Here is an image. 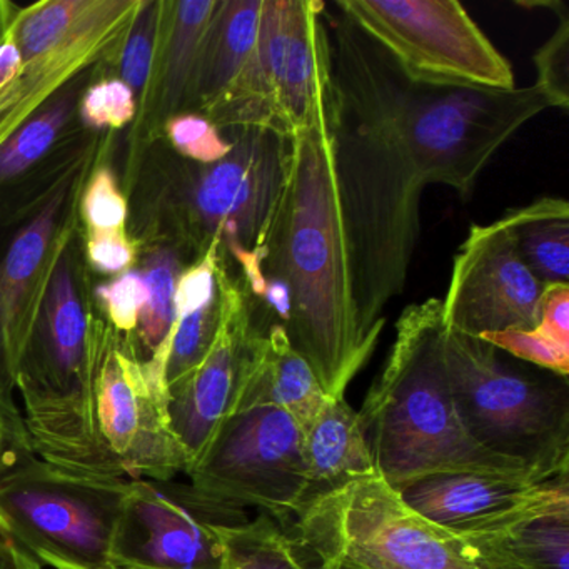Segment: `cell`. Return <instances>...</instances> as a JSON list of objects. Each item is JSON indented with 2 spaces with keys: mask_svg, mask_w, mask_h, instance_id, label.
Returning <instances> with one entry per match:
<instances>
[{
  "mask_svg": "<svg viewBox=\"0 0 569 569\" xmlns=\"http://www.w3.org/2000/svg\"><path fill=\"white\" fill-rule=\"evenodd\" d=\"M332 138L359 336L375 351L419 236V181L396 119L398 66L341 11L328 29Z\"/></svg>",
  "mask_w": 569,
  "mask_h": 569,
  "instance_id": "obj_1",
  "label": "cell"
},
{
  "mask_svg": "<svg viewBox=\"0 0 569 569\" xmlns=\"http://www.w3.org/2000/svg\"><path fill=\"white\" fill-rule=\"evenodd\" d=\"M288 176L269 236L264 276L288 286L286 332L329 398L346 389L372 356L356 321L348 239L339 202L331 88L305 128L289 138Z\"/></svg>",
  "mask_w": 569,
  "mask_h": 569,
  "instance_id": "obj_2",
  "label": "cell"
},
{
  "mask_svg": "<svg viewBox=\"0 0 569 569\" xmlns=\"http://www.w3.org/2000/svg\"><path fill=\"white\" fill-rule=\"evenodd\" d=\"M441 299L409 305L381 375L358 412L376 471L396 491L442 475L532 479L528 469L479 448L456 411L445 365Z\"/></svg>",
  "mask_w": 569,
  "mask_h": 569,
  "instance_id": "obj_3",
  "label": "cell"
},
{
  "mask_svg": "<svg viewBox=\"0 0 569 569\" xmlns=\"http://www.w3.org/2000/svg\"><path fill=\"white\" fill-rule=\"evenodd\" d=\"M452 401L469 438L528 469L536 481L569 475V382L506 365L489 342L445 332Z\"/></svg>",
  "mask_w": 569,
  "mask_h": 569,
  "instance_id": "obj_4",
  "label": "cell"
},
{
  "mask_svg": "<svg viewBox=\"0 0 569 569\" xmlns=\"http://www.w3.org/2000/svg\"><path fill=\"white\" fill-rule=\"evenodd\" d=\"M228 158L211 166L188 164L179 171L181 228L196 258L212 241L226 264L238 268L252 301L264 291L269 236L288 176L291 142L268 128H232Z\"/></svg>",
  "mask_w": 569,
  "mask_h": 569,
  "instance_id": "obj_5",
  "label": "cell"
},
{
  "mask_svg": "<svg viewBox=\"0 0 569 569\" xmlns=\"http://www.w3.org/2000/svg\"><path fill=\"white\" fill-rule=\"evenodd\" d=\"M289 531L321 568L482 569L465 536L419 515L379 472L309 499Z\"/></svg>",
  "mask_w": 569,
  "mask_h": 569,
  "instance_id": "obj_6",
  "label": "cell"
},
{
  "mask_svg": "<svg viewBox=\"0 0 569 569\" xmlns=\"http://www.w3.org/2000/svg\"><path fill=\"white\" fill-rule=\"evenodd\" d=\"M131 479L88 475L22 455L0 471V532L56 569H112Z\"/></svg>",
  "mask_w": 569,
  "mask_h": 569,
  "instance_id": "obj_7",
  "label": "cell"
},
{
  "mask_svg": "<svg viewBox=\"0 0 569 569\" xmlns=\"http://www.w3.org/2000/svg\"><path fill=\"white\" fill-rule=\"evenodd\" d=\"M399 134L422 184L468 196L492 156L549 109L538 86L489 89L429 84L396 74Z\"/></svg>",
  "mask_w": 569,
  "mask_h": 569,
  "instance_id": "obj_8",
  "label": "cell"
},
{
  "mask_svg": "<svg viewBox=\"0 0 569 569\" xmlns=\"http://www.w3.org/2000/svg\"><path fill=\"white\" fill-rule=\"evenodd\" d=\"M326 6L264 0L258 41L246 68L208 118L219 129L268 128L291 138L331 88Z\"/></svg>",
  "mask_w": 569,
  "mask_h": 569,
  "instance_id": "obj_9",
  "label": "cell"
},
{
  "mask_svg": "<svg viewBox=\"0 0 569 569\" xmlns=\"http://www.w3.org/2000/svg\"><path fill=\"white\" fill-rule=\"evenodd\" d=\"M142 0L6 2L0 29L18 46L19 78L0 92V144L86 69L122 51Z\"/></svg>",
  "mask_w": 569,
  "mask_h": 569,
  "instance_id": "obj_10",
  "label": "cell"
},
{
  "mask_svg": "<svg viewBox=\"0 0 569 569\" xmlns=\"http://www.w3.org/2000/svg\"><path fill=\"white\" fill-rule=\"evenodd\" d=\"M335 6L411 81L516 88L511 64L456 0H339Z\"/></svg>",
  "mask_w": 569,
  "mask_h": 569,
  "instance_id": "obj_11",
  "label": "cell"
},
{
  "mask_svg": "<svg viewBox=\"0 0 569 569\" xmlns=\"http://www.w3.org/2000/svg\"><path fill=\"white\" fill-rule=\"evenodd\" d=\"M186 475L201 491L258 508L286 529L308 499L301 431L276 406L232 409Z\"/></svg>",
  "mask_w": 569,
  "mask_h": 569,
  "instance_id": "obj_12",
  "label": "cell"
},
{
  "mask_svg": "<svg viewBox=\"0 0 569 569\" xmlns=\"http://www.w3.org/2000/svg\"><path fill=\"white\" fill-rule=\"evenodd\" d=\"M246 509L174 479H131L112 545L121 569H219V528L248 521Z\"/></svg>",
  "mask_w": 569,
  "mask_h": 569,
  "instance_id": "obj_13",
  "label": "cell"
},
{
  "mask_svg": "<svg viewBox=\"0 0 569 569\" xmlns=\"http://www.w3.org/2000/svg\"><path fill=\"white\" fill-rule=\"evenodd\" d=\"M94 412L99 438L129 479H174L188 452L171 428L168 388L128 341L99 331Z\"/></svg>",
  "mask_w": 569,
  "mask_h": 569,
  "instance_id": "obj_14",
  "label": "cell"
},
{
  "mask_svg": "<svg viewBox=\"0 0 569 569\" xmlns=\"http://www.w3.org/2000/svg\"><path fill=\"white\" fill-rule=\"evenodd\" d=\"M542 289L519 258L502 219L472 224L452 261L442 321L449 331L475 338L529 331L539 322Z\"/></svg>",
  "mask_w": 569,
  "mask_h": 569,
  "instance_id": "obj_15",
  "label": "cell"
},
{
  "mask_svg": "<svg viewBox=\"0 0 569 569\" xmlns=\"http://www.w3.org/2000/svg\"><path fill=\"white\" fill-rule=\"evenodd\" d=\"M218 286L219 325L214 341L206 358L168 388L169 421L191 465L231 412L242 362L258 331L251 296L222 254Z\"/></svg>",
  "mask_w": 569,
  "mask_h": 569,
  "instance_id": "obj_16",
  "label": "cell"
},
{
  "mask_svg": "<svg viewBox=\"0 0 569 569\" xmlns=\"http://www.w3.org/2000/svg\"><path fill=\"white\" fill-rule=\"evenodd\" d=\"M402 499L456 535L505 531L569 509L568 475L546 481L499 475H442L406 486Z\"/></svg>",
  "mask_w": 569,
  "mask_h": 569,
  "instance_id": "obj_17",
  "label": "cell"
},
{
  "mask_svg": "<svg viewBox=\"0 0 569 569\" xmlns=\"http://www.w3.org/2000/svg\"><path fill=\"white\" fill-rule=\"evenodd\" d=\"M328 398L311 366L296 351L281 325L254 332L242 362L232 409L276 406L288 412L301 431Z\"/></svg>",
  "mask_w": 569,
  "mask_h": 569,
  "instance_id": "obj_18",
  "label": "cell"
},
{
  "mask_svg": "<svg viewBox=\"0 0 569 569\" xmlns=\"http://www.w3.org/2000/svg\"><path fill=\"white\" fill-rule=\"evenodd\" d=\"M221 244L212 241L179 276L174 322L164 345L146 362L166 388L184 378L208 355L219 325L218 272Z\"/></svg>",
  "mask_w": 569,
  "mask_h": 569,
  "instance_id": "obj_19",
  "label": "cell"
},
{
  "mask_svg": "<svg viewBox=\"0 0 569 569\" xmlns=\"http://www.w3.org/2000/svg\"><path fill=\"white\" fill-rule=\"evenodd\" d=\"M301 449L309 481L306 502L378 472L361 419L346 398H328L301 429Z\"/></svg>",
  "mask_w": 569,
  "mask_h": 569,
  "instance_id": "obj_20",
  "label": "cell"
},
{
  "mask_svg": "<svg viewBox=\"0 0 569 569\" xmlns=\"http://www.w3.org/2000/svg\"><path fill=\"white\" fill-rule=\"evenodd\" d=\"M264 0H219L202 39L192 82L191 104L208 116L246 68L256 41Z\"/></svg>",
  "mask_w": 569,
  "mask_h": 569,
  "instance_id": "obj_21",
  "label": "cell"
},
{
  "mask_svg": "<svg viewBox=\"0 0 569 569\" xmlns=\"http://www.w3.org/2000/svg\"><path fill=\"white\" fill-rule=\"evenodd\" d=\"M462 536L482 569H569V509L505 531Z\"/></svg>",
  "mask_w": 569,
  "mask_h": 569,
  "instance_id": "obj_22",
  "label": "cell"
},
{
  "mask_svg": "<svg viewBox=\"0 0 569 569\" xmlns=\"http://www.w3.org/2000/svg\"><path fill=\"white\" fill-rule=\"evenodd\" d=\"M519 258L542 286L569 284V204L536 199L502 216Z\"/></svg>",
  "mask_w": 569,
  "mask_h": 569,
  "instance_id": "obj_23",
  "label": "cell"
},
{
  "mask_svg": "<svg viewBox=\"0 0 569 569\" xmlns=\"http://www.w3.org/2000/svg\"><path fill=\"white\" fill-rule=\"evenodd\" d=\"M218 2L219 0H184L164 6L168 34L161 72V109H164L169 118L182 106L191 104L199 51Z\"/></svg>",
  "mask_w": 569,
  "mask_h": 569,
  "instance_id": "obj_24",
  "label": "cell"
},
{
  "mask_svg": "<svg viewBox=\"0 0 569 569\" xmlns=\"http://www.w3.org/2000/svg\"><path fill=\"white\" fill-rule=\"evenodd\" d=\"M219 569H322L308 548L272 516L259 511L254 519L218 531Z\"/></svg>",
  "mask_w": 569,
  "mask_h": 569,
  "instance_id": "obj_25",
  "label": "cell"
},
{
  "mask_svg": "<svg viewBox=\"0 0 569 569\" xmlns=\"http://www.w3.org/2000/svg\"><path fill=\"white\" fill-rule=\"evenodd\" d=\"M184 271L178 252L171 248H161L149 256L144 264L148 302L138 328L141 348L136 358L149 362L161 349L171 332L174 322V298L179 276Z\"/></svg>",
  "mask_w": 569,
  "mask_h": 569,
  "instance_id": "obj_26",
  "label": "cell"
},
{
  "mask_svg": "<svg viewBox=\"0 0 569 569\" xmlns=\"http://www.w3.org/2000/svg\"><path fill=\"white\" fill-rule=\"evenodd\" d=\"M74 106V89H66L0 144V184L28 171L52 148Z\"/></svg>",
  "mask_w": 569,
  "mask_h": 569,
  "instance_id": "obj_27",
  "label": "cell"
},
{
  "mask_svg": "<svg viewBox=\"0 0 569 569\" xmlns=\"http://www.w3.org/2000/svg\"><path fill=\"white\" fill-rule=\"evenodd\" d=\"M164 129L172 148L192 164H216L232 149L221 129L201 112H176L166 119Z\"/></svg>",
  "mask_w": 569,
  "mask_h": 569,
  "instance_id": "obj_28",
  "label": "cell"
},
{
  "mask_svg": "<svg viewBox=\"0 0 569 569\" xmlns=\"http://www.w3.org/2000/svg\"><path fill=\"white\" fill-rule=\"evenodd\" d=\"M164 19V2H142L121 51L122 81L134 94L144 89L154 62L159 31Z\"/></svg>",
  "mask_w": 569,
  "mask_h": 569,
  "instance_id": "obj_29",
  "label": "cell"
},
{
  "mask_svg": "<svg viewBox=\"0 0 569 569\" xmlns=\"http://www.w3.org/2000/svg\"><path fill=\"white\" fill-rule=\"evenodd\" d=\"M549 8L555 9L559 18L558 28L551 38L536 51L535 61L538 81L536 86L541 89L548 99L549 108H569V12L562 2H551Z\"/></svg>",
  "mask_w": 569,
  "mask_h": 569,
  "instance_id": "obj_30",
  "label": "cell"
},
{
  "mask_svg": "<svg viewBox=\"0 0 569 569\" xmlns=\"http://www.w3.org/2000/svg\"><path fill=\"white\" fill-rule=\"evenodd\" d=\"M82 219L92 236L121 234L128 219V201L109 168L92 174L81 202Z\"/></svg>",
  "mask_w": 569,
  "mask_h": 569,
  "instance_id": "obj_31",
  "label": "cell"
},
{
  "mask_svg": "<svg viewBox=\"0 0 569 569\" xmlns=\"http://www.w3.org/2000/svg\"><path fill=\"white\" fill-rule=\"evenodd\" d=\"M31 338V329L16 315L9 301L0 264V406L9 411L19 412L14 405L16 378Z\"/></svg>",
  "mask_w": 569,
  "mask_h": 569,
  "instance_id": "obj_32",
  "label": "cell"
},
{
  "mask_svg": "<svg viewBox=\"0 0 569 569\" xmlns=\"http://www.w3.org/2000/svg\"><path fill=\"white\" fill-rule=\"evenodd\" d=\"M481 339L495 346L498 351L508 352V355L529 362V365L538 366L552 375L568 378L569 348L556 345L536 329L492 332V335L481 336Z\"/></svg>",
  "mask_w": 569,
  "mask_h": 569,
  "instance_id": "obj_33",
  "label": "cell"
},
{
  "mask_svg": "<svg viewBox=\"0 0 569 569\" xmlns=\"http://www.w3.org/2000/svg\"><path fill=\"white\" fill-rule=\"evenodd\" d=\"M136 94L122 79L91 86L81 101L82 122L94 129H121L134 119Z\"/></svg>",
  "mask_w": 569,
  "mask_h": 569,
  "instance_id": "obj_34",
  "label": "cell"
},
{
  "mask_svg": "<svg viewBox=\"0 0 569 569\" xmlns=\"http://www.w3.org/2000/svg\"><path fill=\"white\" fill-rule=\"evenodd\" d=\"M96 295L104 302L109 321L119 335L131 336L138 331L148 302V284L142 272H124L109 284L99 286Z\"/></svg>",
  "mask_w": 569,
  "mask_h": 569,
  "instance_id": "obj_35",
  "label": "cell"
},
{
  "mask_svg": "<svg viewBox=\"0 0 569 569\" xmlns=\"http://www.w3.org/2000/svg\"><path fill=\"white\" fill-rule=\"evenodd\" d=\"M536 331L562 348H569V284L545 286Z\"/></svg>",
  "mask_w": 569,
  "mask_h": 569,
  "instance_id": "obj_36",
  "label": "cell"
},
{
  "mask_svg": "<svg viewBox=\"0 0 569 569\" xmlns=\"http://www.w3.org/2000/svg\"><path fill=\"white\" fill-rule=\"evenodd\" d=\"M88 259L96 271L118 274L134 264L136 248L126 232L92 236L88 241Z\"/></svg>",
  "mask_w": 569,
  "mask_h": 569,
  "instance_id": "obj_37",
  "label": "cell"
},
{
  "mask_svg": "<svg viewBox=\"0 0 569 569\" xmlns=\"http://www.w3.org/2000/svg\"><path fill=\"white\" fill-rule=\"evenodd\" d=\"M28 452L34 451L21 412L9 411L0 406V471Z\"/></svg>",
  "mask_w": 569,
  "mask_h": 569,
  "instance_id": "obj_38",
  "label": "cell"
},
{
  "mask_svg": "<svg viewBox=\"0 0 569 569\" xmlns=\"http://www.w3.org/2000/svg\"><path fill=\"white\" fill-rule=\"evenodd\" d=\"M22 58L14 39L0 29V92L8 89L21 74Z\"/></svg>",
  "mask_w": 569,
  "mask_h": 569,
  "instance_id": "obj_39",
  "label": "cell"
},
{
  "mask_svg": "<svg viewBox=\"0 0 569 569\" xmlns=\"http://www.w3.org/2000/svg\"><path fill=\"white\" fill-rule=\"evenodd\" d=\"M0 569H41L38 559L0 536Z\"/></svg>",
  "mask_w": 569,
  "mask_h": 569,
  "instance_id": "obj_40",
  "label": "cell"
},
{
  "mask_svg": "<svg viewBox=\"0 0 569 569\" xmlns=\"http://www.w3.org/2000/svg\"><path fill=\"white\" fill-rule=\"evenodd\" d=\"M4 4L6 2H0V24H2V16H4Z\"/></svg>",
  "mask_w": 569,
  "mask_h": 569,
  "instance_id": "obj_41",
  "label": "cell"
},
{
  "mask_svg": "<svg viewBox=\"0 0 569 569\" xmlns=\"http://www.w3.org/2000/svg\"><path fill=\"white\" fill-rule=\"evenodd\" d=\"M322 569H342V568H322Z\"/></svg>",
  "mask_w": 569,
  "mask_h": 569,
  "instance_id": "obj_42",
  "label": "cell"
},
{
  "mask_svg": "<svg viewBox=\"0 0 569 569\" xmlns=\"http://www.w3.org/2000/svg\"><path fill=\"white\" fill-rule=\"evenodd\" d=\"M112 569H121V568H112Z\"/></svg>",
  "mask_w": 569,
  "mask_h": 569,
  "instance_id": "obj_43",
  "label": "cell"
}]
</instances>
